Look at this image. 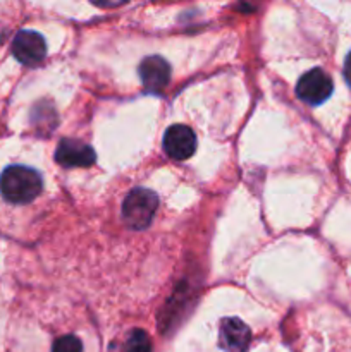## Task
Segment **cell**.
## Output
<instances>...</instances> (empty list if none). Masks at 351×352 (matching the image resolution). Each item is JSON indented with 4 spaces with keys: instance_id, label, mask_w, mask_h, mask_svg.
<instances>
[{
    "instance_id": "obj_7",
    "label": "cell",
    "mask_w": 351,
    "mask_h": 352,
    "mask_svg": "<svg viewBox=\"0 0 351 352\" xmlns=\"http://www.w3.org/2000/svg\"><path fill=\"white\" fill-rule=\"evenodd\" d=\"M140 79L143 82L145 89L150 93H162L165 86L171 81V65L160 55H151L147 57L140 64Z\"/></svg>"
},
{
    "instance_id": "obj_9",
    "label": "cell",
    "mask_w": 351,
    "mask_h": 352,
    "mask_svg": "<svg viewBox=\"0 0 351 352\" xmlns=\"http://www.w3.org/2000/svg\"><path fill=\"white\" fill-rule=\"evenodd\" d=\"M123 352H151V340L143 330H133L124 344Z\"/></svg>"
},
{
    "instance_id": "obj_8",
    "label": "cell",
    "mask_w": 351,
    "mask_h": 352,
    "mask_svg": "<svg viewBox=\"0 0 351 352\" xmlns=\"http://www.w3.org/2000/svg\"><path fill=\"white\" fill-rule=\"evenodd\" d=\"M251 330L240 318H224L219 329V346L226 352H246Z\"/></svg>"
},
{
    "instance_id": "obj_2",
    "label": "cell",
    "mask_w": 351,
    "mask_h": 352,
    "mask_svg": "<svg viewBox=\"0 0 351 352\" xmlns=\"http://www.w3.org/2000/svg\"><path fill=\"white\" fill-rule=\"evenodd\" d=\"M158 210V196L150 189H133L123 203V219L131 229L143 230L153 220Z\"/></svg>"
},
{
    "instance_id": "obj_3",
    "label": "cell",
    "mask_w": 351,
    "mask_h": 352,
    "mask_svg": "<svg viewBox=\"0 0 351 352\" xmlns=\"http://www.w3.org/2000/svg\"><path fill=\"white\" fill-rule=\"evenodd\" d=\"M332 79L323 69L315 67L305 72L296 85V95L308 105H320L332 95Z\"/></svg>"
},
{
    "instance_id": "obj_5",
    "label": "cell",
    "mask_w": 351,
    "mask_h": 352,
    "mask_svg": "<svg viewBox=\"0 0 351 352\" xmlns=\"http://www.w3.org/2000/svg\"><path fill=\"white\" fill-rule=\"evenodd\" d=\"M12 54L21 64L36 65L47 55V43L45 38L36 31L23 30L14 36Z\"/></svg>"
},
{
    "instance_id": "obj_6",
    "label": "cell",
    "mask_w": 351,
    "mask_h": 352,
    "mask_svg": "<svg viewBox=\"0 0 351 352\" xmlns=\"http://www.w3.org/2000/svg\"><path fill=\"white\" fill-rule=\"evenodd\" d=\"M55 160L65 168L89 167V165L95 164L96 155L89 144L79 140H72V138H65L58 143L57 151H55Z\"/></svg>"
},
{
    "instance_id": "obj_10",
    "label": "cell",
    "mask_w": 351,
    "mask_h": 352,
    "mask_svg": "<svg viewBox=\"0 0 351 352\" xmlns=\"http://www.w3.org/2000/svg\"><path fill=\"white\" fill-rule=\"evenodd\" d=\"M52 352H83V344L74 336L58 337L52 346Z\"/></svg>"
},
{
    "instance_id": "obj_1",
    "label": "cell",
    "mask_w": 351,
    "mask_h": 352,
    "mask_svg": "<svg viewBox=\"0 0 351 352\" xmlns=\"http://www.w3.org/2000/svg\"><path fill=\"white\" fill-rule=\"evenodd\" d=\"M43 189L41 175L34 168L24 165H10L0 175V192L12 205L31 203Z\"/></svg>"
},
{
    "instance_id": "obj_11",
    "label": "cell",
    "mask_w": 351,
    "mask_h": 352,
    "mask_svg": "<svg viewBox=\"0 0 351 352\" xmlns=\"http://www.w3.org/2000/svg\"><path fill=\"white\" fill-rule=\"evenodd\" d=\"M344 78H346L348 85L351 86V52L348 54L346 60H344Z\"/></svg>"
},
{
    "instance_id": "obj_4",
    "label": "cell",
    "mask_w": 351,
    "mask_h": 352,
    "mask_svg": "<svg viewBox=\"0 0 351 352\" xmlns=\"http://www.w3.org/2000/svg\"><path fill=\"white\" fill-rule=\"evenodd\" d=\"M196 146H198V141L191 127L184 124H174L165 131L164 150L172 160H188L196 151Z\"/></svg>"
}]
</instances>
